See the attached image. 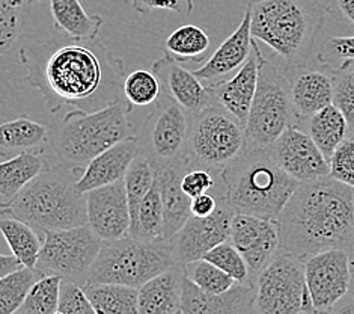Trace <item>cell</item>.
I'll return each instance as SVG.
<instances>
[{"instance_id":"1","label":"cell","mask_w":354,"mask_h":314,"mask_svg":"<svg viewBox=\"0 0 354 314\" xmlns=\"http://www.w3.org/2000/svg\"><path fill=\"white\" fill-rule=\"evenodd\" d=\"M26 82L39 91L46 109L95 112L124 100L125 67L98 38L75 40L65 33L20 49Z\"/></svg>"},{"instance_id":"2","label":"cell","mask_w":354,"mask_h":314,"mask_svg":"<svg viewBox=\"0 0 354 314\" xmlns=\"http://www.w3.org/2000/svg\"><path fill=\"white\" fill-rule=\"evenodd\" d=\"M281 250L303 261L326 250L354 248V189L327 175L300 183L277 218Z\"/></svg>"},{"instance_id":"3","label":"cell","mask_w":354,"mask_h":314,"mask_svg":"<svg viewBox=\"0 0 354 314\" xmlns=\"http://www.w3.org/2000/svg\"><path fill=\"white\" fill-rule=\"evenodd\" d=\"M250 5L252 35L281 58V70L306 65L326 23L324 0H254Z\"/></svg>"},{"instance_id":"4","label":"cell","mask_w":354,"mask_h":314,"mask_svg":"<svg viewBox=\"0 0 354 314\" xmlns=\"http://www.w3.org/2000/svg\"><path fill=\"white\" fill-rule=\"evenodd\" d=\"M235 213L277 219L300 182L286 174L268 148H248L221 173Z\"/></svg>"},{"instance_id":"5","label":"cell","mask_w":354,"mask_h":314,"mask_svg":"<svg viewBox=\"0 0 354 314\" xmlns=\"http://www.w3.org/2000/svg\"><path fill=\"white\" fill-rule=\"evenodd\" d=\"M131 110L125 98L95 112L71 109L61 121L50 125L48 146L59 162L85 169L92 159L115 143L136 137V127L129 120Z\"/></svg>"},{"instance_id":"6","label":"cell","mask_w":354,"mask_h":314,"mask_svg":"<svg viewBox=\"0 0 354 314\" xmlns=\"http://www.w3.org/2000/svg\"><path fill=\"white\" fill-rule=\"evenodd\" d=\"M85 169L59 162L44 169L24 188L8 210L39 233L88 224L86 193L77 182Z\"/></svg>"},{"instance_id":"7","label":"cell","mask_w":354,"mask_h":314,"mask_svg":"<svg viewBox=\"0 0 354 314\" xmlns=\"http://www.w3.org/2000/svg\"><path fill=\"white\" fill-rule=\"evenodd\" d=\"M169 241H145L134 236L104 241L92 265L88 281L116 283L140 288L151 278L175 266Z\"/></svg>"},{"instance_id":"8","label":"cell","mask_w":354,"mask_h":314,"mask_svg":"<svg viewBox=\"0 0 354 314\" xmlns=\"http://www.w3.org/2000/svg\"><path fill=\"white\" fill-rule=\"evenodd\" d=\"M249 148L244 125L223 109L213 103L193 115L189 168H204L221 174Z\"/></svg>"},{"instance_id":"9","label":"cell","mask_w":354,"mask_h":314,"mask_svg":"<svg viewBox=\"0 0 354 314\" xmlns=\"http://www.w3.org/2000/svg\"><path fill=\"white\" fill-rule=\"evenodd\" d=\"M294 124H299V121L294 114L288 78L263 55L258 88L244 127L248 146L250 148H268Z\"/></svg>"},{"instance_id":"10","label":"cell","mask_w":354,"mask_h":314,"mask_svg":"<svg viewBox=\"0 0 354 314\" xmlns=\"http://www.w3.org/2000/svg\"><path fill=\"white\" fill-rule=\"evenodd\" d=\"M193 114L165 92L138 132L139 151L156 169L189 168V143Z\"/></svg>"},{"instance_id":"11","label":"cell","mask_w":354,"mask_h":314,"mask_svg":"<svg viewBox=\"0 0 354 314\" xmlns=\"http://www.w3.org/2000/svg\"><path fill=\"white\" fill-rule=\"evenodd\" d=\"M254 313L301 314L317 313L306 283L305 261L279 251L257 279Z\"/></svg>"},{"instance_id":"12","label":"cell","mask_w":354,"mask_h":314,"mask_svg":"<svg viewBox=\"0 0 354 314\" xmlns=\"http://www.w3.org/2000/svg\"><path fill=\"white\" fill-rule=\"evenodd\" d=\"M37 268L44 275H61L85 286L89 270L103 246V239L89 224L48 230L43 234Z\"/></svg>"},{"instance_id":"13","label":"cell","mask_w":354,"mask_h":314,"mask_svg":"<svg viewBox=\"0 0 354 314\" xmlns=\"http://www.w3.org/2000/svg\"><path fill=\"white\" fill-rule=\"evenodd\" d=\"M306 283L317 313H332L348 295L353 279L350 251L326 250L305 260Z\"/></svg>"},{"instance_id":"14","label":"cell","mask_w":354,"mask_h":314,"mask_svg":"<svg viewBox=\"0 0 354 314\" xmlns=\"http://www.w3.org/2000/svg\"><path fill=\"white\" fill-rule=\"evenodd\" d=\"M235 211L221 195V204L209 216H190L181 230L169 241L178 263H185L204 259L208 251L221 245L231 237V224Z\"/></svg>"},{"instance_id":"15","label":"cell","mask_w":354,"mask_h":314,"mask_svg":"<svg viewBox=\"0 0 354 314\" xmlns=\"http://www.w3.org/2000/svg\"><path fill=\"white\" fill-rule=\"evenodd\" d=\"M268 151L283 171L300 183L330 175L328 159L318 148L309 132L300 129L299 124L288 127L268 147Z\"/></svg>"},{"instance_id":"16","label":"cell","mask_w":354,"mask_h":314,"mask_svg":"<svg viewBox=\"0 0 354 314\" xmlns=\"http://www.w3.org/2000/svg\"><path fill=\"white\" fill-rule=\"evenodd\" d=\"M230 241L243 254L255 283L257 277L281 251L279 223L273 218L235 213Z\"/></svg>"},{"instance_id":"17","label":"cell","mask_w":354,"mask_h":314,"mask_svg":"<svg viewBox=\"0 0 354 314\" xmlns=\"http://www.w3.org/2000/svg\"><path fill=\"white\" fill-rule=\"evenodd\" d=\"M86 206L88 224L101 239L130 236L131 213L124 180L86 192Z\"/></svg>"},{"instance_id":"18","label":"cell","mask_w":354,"mask_h":314,"mask_svg":"<svg viewBox=\"0 0 354 314\" xmlns=\"http://www.w3.org/2000/svg\"><path fill=\"white\" fill-rule=\"evenodd\" d=\"M324 70L310 69L306 64L286 74L290 82L291 101L299 123L308 121L319 110L333 105V74L332 67Z\"/></svg>"},{"instance_id":"19","label":"cell","mask_w":354,"mask_h":314,"mask_svg":"<svg viewBox=\"0 0 354 314\" xmlns=\"http://www.w3.org/2000/svg\"><path fill=\"white\" fill-rule=\"evenodd\" d=\"M254 40L255 38L252 35V5L249 3L239 28L218 46L213 56L199 70L193 73L208 85L221 82L225 76L237 73L248 62L252 50H254Z\"/></svg>"},{"instance_id":"20","label":"cell","mask_w":354,"mask_h":314,"mask_svg":"<svg viewBox=\"0 0 354 314\" xmlns=\"http://www.w3.org/2000/svg\"><path fill=\"white\" fill-rule=\"evenodd\" d=\"M151 70L162 80L165 94L193 115L199 114L214 101L212 85L202 83L204 80L196 78L195 73L183 69L180 62L169 56L165 55L157 59Z\"/></svg>"},{"instance_id":"21","label":"cell","mask_w":354,"mask_h":314,"mask_svg":"<svg viewBox=\"0 0 354 314\" xmlns=\"http://www.w3.org/2000/svg\"><path fill=\"white\" fill-rule=\"evenodd\" d=\"M261 58H263V52L258 47L257 40H254V50H252L248 62L231 79L212 85L214 103L226 109L244 127H246L258 88Z\"/></svg>"},{"instance_id":"22","label":"cell","mask_w":354,"mask_h":314,"mask_svg":"<svg viewBox=\"0 0 354 314\" xmlns=\"http://www.w3.org/2000/svg\"><path fill=\"white\" fill-rule=\"evenodd\" d=\"M257 298L255 284H235L225 293H208L184 277L183 284V314H234L254 313Z\"/></svg>"},{"instance_id":"23","label":"cell","mask_w":354,"mask_h":314,"mask_svg":"<svg viewBox=\"0 0 354 314\" xmlns=\"http://www.w3.org/2000/svg\"><path fill=\"white\" fill-rule=\"evenodd\" d=\"M138 152V134L115 143L113 147L101 152L85 166V171L77 182L79 189L86 193L92 189L101 188V186L122 182Z\"/></svg>"},{"instance_id":"24","label":"cell","mask_w":354,"mask_h":314,"mask_svg":"<svg viewBox=\"0 0 354 314\" xmlns=\"http://www.w3.org/2000/svg\"><path fill=\"white\" fill-rule=\"evenodd\" d=\"M187 169L184 166L156 169L163 202V241H171L192 216V198L181 186V177Z\"/></svg>"},{"instance_id":"25","label":"cell","mask_w":354,"mask_h":314,"mask_svg":"<svg viewBox=\"0 0 354 314\" xmlns=\"http://www.w3.org/2000/svg\"><path fill=\"white\" fill-rule=\"evenodd\" d=\"M184 277V265L176 263L143 284L139 288V314L181 313Z\"/></svg>"},{"instance_id":"26","label":"cell","mask_w":354,"mask_h":314,"mask_svg":"<svg viewBox=\"0 0 354 314\" xmlns=\"http://www.w3.org/2000/svg\"><path fill=\"white\" fill-rule=\"evenodd\" d=\"M44 171L37 151H24L0 164V206L10 207L26 186Z\"/></svg>"},{"instance_id":"27","label":"cell","mask_w":354,"mask_h":314,"mask_svg":"<svg viewBox=\"0 0 354 314\" xmlns=\"http://www.w3.org/2000/svg\"><path fill=\"white\" fill-rule=\"evenodd\" d=\"M55 28L75 40H92L98 37L104 19L91 15L80 0H50Z\"/></svg>"},{"instance_id":"28","label":"cell","mask_w":354,"mask_h":314,"mask_svg":"<svg viewBox=\"0 0 354 314\" xmlns=\"http://www.w3.org/2000/svg\"><path fill=\"white\" fill-rule=\"evenodd\" d=\"M50 125L30 120L28 116L3 123L0 127V148L3 157H12L24 151L43 150L48 142Z\"/></svg>"},{"instance_id":"29","label":"cell","mask_w":354,"mask_h":314,"mask_svg":"<svg viewBox=\"0 0 354 314\" xmlns=\"http://www.w3.org/2000/svg\"><path fill=\"white\" fill-rule=\"evenodd\" d=\"M0 230H2V234L8 245H10L12 254L21 260L23 265L28 268H37L39 252L44 242V239H41L39 234L35 232L37 228L2 209Z\"/></svg>"},{"instance_id":"30","label":"cell","mask_w":354,"mask_h":314,"mask_svg":"<svg viewBox=\"0 0 354 314\" xmlns=\"http://www.w3.org/2000/svg\"><path fill=\"white\" fill-rule=\"evenodd\" d=\"M85 290L97 314H139V288L88 281Z\"/></svg>"},{"instance_id":"31","label":"cell","mask_w":354,"mask_h":314,"mask_svg":"<svg viewBox=\"0 0 354 314\" xmlns=\"http://www.w3.org/2000/svg\"><path fill=\"white\" fill-rule=\"evenodd\" d=\"M308 123V132L315 141L318 148L330 160L339 143L347 139L350 125L347 118L335 105H330L310 116Z\"/></svg>"},{"instance_id":"32","label":"cell","mask_w":354,"mask_h":314,"mask_svg":"<svg viewBox=\"0 0 354 314\" xmlns=\"http://www.w3.org/2000/svg\"><path fill=\"white\" fill-rule=\"evenodd\" d=\"M212 40L196 24H184L174 30L165 42V55L176 62H201L209 52Z\"/></svg>"},{"instance_id":"33","label":"cell","mask_w":354,"mask_h":314,"mask_svg":"<svg viewBox=\"0 0 354 314\" xmlns=\"http://www.w3.org/2000/svg\"><path fill=\"white\" fill-rule=\"evenodd\" d=\"M130 236L145 241H163V202L157 177L142 201L136 220L130 228Z\"/></svg>"},{"instance_id":"34","label":"cell","mask_w":354,"mask_h":314,"mask_svg":"<svg viewBox=\"0 0 354 314\" xmlns=\"http://www.w3.org/2000/svg\"><path fill=\"white\" fill-rule=\"evenodd\" d=\"M44 274L38 268L23 266L0 278V314H17L30 288Z\"/></svg>"},{"instance_id":"35","label":"cell","mask_w":354,"mask_h":314,"mask_svg":"<svg viewBox=\"0 0 354 314\" xmlns=\"http://www.w3.org/2000/svg\"><path fill=\"white\" fill-rule=\"evenodd\" d=\"M154 182L156 168L151 164V160L139 151L129 168L127 175L124 178L125 191H127V198L130 204L131 225L134 224V220H136L142 201L145 200L147 193L153 188Z\"/></svg>"},{"instance_id":"36","label":"cell","mask_w":354,"mask_h":314,"mask_svg":"<svg viewBox=\"0 0 354 314\" xmlns=\"http://www.w3.org/2000/svg\"><path fill=\"white\" fill-rule=\"evenodd\" d=\"M61 275H44L33 284L17 314H59Z\"/></svg>"},{"instance_id":"37","label":"cell","mask_w":354,"mask_h":314,"mask_svg":"<svg viewBox=\"0 0 354 314\" xmlns=\"http://www.w3.org/2000/svg\"><path fill=\"white\" fill-rule=\"evenodd\" d=\"M162 94V80L153 70H136L125 76L124 97L133 107L156 105Z\"/></svg>"},{"instance_id":"38","label":"cell","mask_w":354,"mask_h":314,"mask_svg":"<svg viewBox=\"0 0 354 314\" xmlns=\"http://www.w3.org/2000/svg\"><path fill=\"white\" fill-rule=\"evenodd\" d=\"M185 277H187L190 281L195 283L202 290L208 293H225L237 284V281L230 275L226 274L225 270L217 268L214 263L208 261L207 259H199L193 260L184 265Z\"/></svg>"},{"instance_id":"39","label":"cell","mask_w":354,"mask_h":314,"mask_svg":"<svg viewBox=\"0 0 354 314\" xmlns=\"http://www.w3.org/2000/svg\"><path fill=\"white\" fill-rule=\"evenodd\" d=\"M333 105L347 118L350 132L354 133V61L333 69Z\"/></svg>"},{"instance_id":"40","label":"cell","mask_w":354,"mask_h":314,"mask_svg":"<svg viewBox=\"0 0 354 314\" xmlns=\"http://www.w3.org/2000/svg\"><path fill=\"white\" fill-rule=\"evenodd\" d=\"M204 259L214 263L217 268L225 270L226 274H230L237 283L255 284L254 281H252L250 270H249L246 260H244L243 254L237 248H235L231 241H226L221 245L214 246L212 251H208L205 254Z\"/></svg>"},{"instance_id":"41","label":"cell","mask_w":354,"mask_h":314,"mask_svg":"<svg viewBox=\"0 0 354 314\" xmlns=\"http://www.w3.org/2000/svg\"><path fill=\"white\" fill-rule=\"evenodd\" d=\"M24 0H0V49L2 53L10 52L19 40L24 26L20 12Z\"/></svg>"},{"instance_id":"42","label":"cell","mask_w":354,"mask_h":314,"mask_svg":"<svg viewBox=\"0 0 354 314\" xmlns=\"http://www.w3.org/2000/svg\"><path fill=\"white\" fill-rule=\"evenodd\" d=\"M59 314H95L85 286L70 278H62L59 293Z\"/></svg>"},{"instance_id":"43","label":"cell","mask_w":354,"mask_h":314,"mask_svg":"<svg viewBox=\"0 0 354 314\" xmlns=\"http://www.w3.org/2000/svg\"><path fill=\"white\" fill-rule=\"evenodd\" d=\"M328 162H330V177L354 189V139H344Z\"/></svg>"},{"instance_id":"44","label":"cell","mask_w":354,"mask_h":314,"mask_svg":"<svg viewBox=\"0 0 354 314\" xmlns=\"http://www.w3.org/2000/svg\"><path fill=\"white\" fill-rule=\"evenodd\" d=\"M317 58L319 62L326 65H330L332 62H339L341 65L347 61H354V35L327 40Z\"/></svg>"},{"instance_id":"45","label":"cell","mask_w":354,"mask_h":314,"mask_svg":"<svg viewBox=\"0 0 354 314\" xmlns=\"http://www.w3.org/2000/svg\"><path fill=\"white\" fill-rule=\"evenodd\" d=\"M131 6L139 14L171 11L181 17H189L195 10V0H131Z\"/></svg>"},{"instance_id":"46","label":"cell","mask_w":354,"mask_h":314,"mask_svg":"<svg viewBox=\"0 0 354 314\" xmlns=\"http://www.w3.org/2000/svg\"><path fill=\"white\" fill-rule=\"evenodd\" d=\"M214 173L208 171L204 168H189L181 177L183 191L189 195L190 198H195L201 193H205L216 186Z\"/></svg>"},{"instance_id":"47","label":"cell","mask_w":354,"mask_h":314,"mask_svg":"<svg viewBox=\"0 0 354 314\" xmlns=\"http://www.w3.org/2000/svg\"><path fill=\"white\" fill-rule=\"evenodd\" d=\"M218 204H221V195L214 197V195L208 192L201 193L198 197L192 198V215L199 218L209 216L217 210Z\"/></svg>"},{"instance_id":"48","label":"cell","mask_w":354,"mask_h":314,"mask_svg":"<svg viewBox=\"0 0 354 314\" xmlns=\"http://www.w3.org/2000/svg\"><path fill=\"white\" fill-rule=\"evenodd\" d=\"M24 265L21 263V260L12 254V256H6V254H2L0 256V278H3L6 275H10L15 270L21 269Z\"/></svg>"},{"instance_id":"49","label":"cell","mask_w":354,"mask_h":314,"mask_svg":"<svg viewBox=\"0 0 354 314\" xmlns=\"http://www.w3.org/2000/svg\"><path fill=\"white\" fill-rule=\"evenodd\" d=\"M341 15L354 26V0H335Z\"/></svg>"},{"instance_id":"50","label":"cell","mask_w":354,"mask_h":314,"mask_svg":"<svg viewBox=\"0 0 354 314\" xmlns=\"http://www.w3.org/2000/svg\"><path fill=\"white\" fill-rule=\"evenodd\" d=\"M354 307V272H353V279H351V287H350V292L348 295L345 296V298L336 305L333 311H338V313H351Z\"/></svg>"},{"instance_id":"51","label":"cell","mask_w":354,"mask_h":314,"mask_svg":"<svg viewBox=\"0 0 354 314\" xmlns=\"http://www.w3.org/2000/svg\"><path fill=\"white\" fill-rule=\"evenodd\" d=\"M350 261H351V269L354 272V248L350 251Z\"/></svg>"},{"instance_id":"52","label":"cell","mask_w":354,"mask_h":314,"mask_svg":"<svg viewBox=\"0 0 354 314\" xmlns=\"http://www.w3.org/2000/svg\"><path fill=\"white\" fill-rule=\"evenodd\" d=\"M38 2H41V0H26L28 5H35V3H38Z\"/></svg>"},{"instance_id":"53","label":"cell","mask_w":354,"mask_h":314,"mask_svg":"<svg viewBox=\"0 0 354 314\" xmlns=\"http://www.w3.org/2000/svg\"><path fill=\"white\" fill-rule=\"evenodd\" d=\"M351 313H354V307H353V311Z\"/></svg>"}]
</instances>
